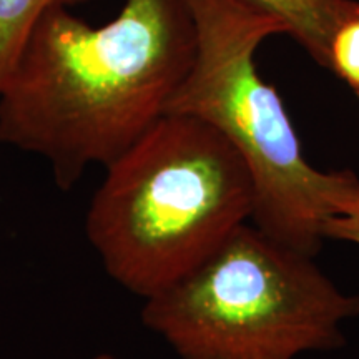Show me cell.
<instances>
[{
    "label": "cell",
    "instance_id": "cell-10",
    "mask_svg": "<svg viewBox=\"0 0 359 359\" xmlns=\"http://www.w3.org/2000/svg\"><path fill=\"white\" fill-rule=\"evenodd\" d=\"M356 97H358V98H359V92H358V93H356Z\"/></svg>",
    "mask_w": 359,
    "mask_h": 359
},
{
    "label": "cell",
    "instance_id": "cell-6",
    "mask_svg": "<svg viewBox=\"0 0 359 359\" xmlns=\"http://www.w3.org/2000/svg\"><path fill=\"white\" fill-rule=\"evenodd\" d=\"M85 2L88 0H0V92L40 17L52 8H70Z\"/></svg>",
    "mask_w": 359,
    "mask_h": 359
},
{
    "label": "cell",
    "instance_id": "cell-3",
    "mask_svg": "<svg viewBox=\"0 0 359 359\" xmlns=\"http://www.w3.org/2000/svg\"><path fill=\"white\" fill-rule=\"evenodd\" d=\"M196 32L195 60L167 107L230 140L251 173V219L273 240L309 257L320 253L323 224L359 190L351 172H320L304 158L281 95L255 64L280 22L236 0H187ZM165 114V115H167Z\"/></svg>",
    "mask_w": 359,
    "mask_h": 359
},
{
    "label": "cell",
    "instance_id": "cell-4",
    "mask_svg": "<svg viewBox=\"0 0 359 359\" xmlns=\"http://www.w3.org/2000/svg\"><path fill=\"white\" fill-rule=\"evenodd\" d=\"M359 314L314 258L243 223L203 263L142 311L180 359H294L344 344L341 323Z\"/></svg>",
    "mask_w": 359,
    "mask_h": 359
},
{
    "label": "cell",
    "instance_id": "cell-2",
    "mask_svg": "<svg viewBox=\"0 0 359 359\" xmlns=\"http://www.w3.org/2000/svg\"><path fill=\"white\" fill-rule=\"evenodd\" d=\"M105 168L87 236L105 271L145 299L203 263L253 215L243 156L195 116L163 115Z\"/></svg>",
    "mask_w": 359,
    "mask_h": 359
},
{
    "label": "cell",
    "instance_id": "cell-7",
    "mask_svg": "<svg viewBox=\"0 0 359 359\" xmlns=\"http://www.w3.org/2000/svg\"><path fill=\"white\" fill-rule=\"evenodd\" d=\"M338 77L359 92V2L353 6L334 29L327 50V67Z\"/></svg>",
    "mask_w": 359,
    "mask_h": 359
},
{
    "label": "cell",
    "instance_id": "cell-1",
    "mask_svg": "<svg viewBox=\"0 0 359 359\" xmlns=\"http://www.w3.org/2000/svg\"><path fill=\"white\" fill-rule=\"evenodd\" d=\"M195 52L187 0H127L100 27L52 8L0 92V142L42 156L69 191L167 114Z\"/></svg>",
    "mask_w": 359,
    "mask_h": 359
},
{
    "label": "cell",
    "instance_id": "cell-9",
    "mask_svg": "<svg viewBox=\"0 0 359 359\" xmlns=\"http://www.w3.org/2000/svg\"><path fill=\"white\" fill-rule=\"evenodd\" d=\"M92 359H118V358L114 356V354H110V353H102V354H97V356Z\"/></svg>",
    "mask_w": 359,
    "mask_h": 359
},
{
    "label": "cell",
    "instance_id": "cell-8",
    "mask_svg": "<svg viewBox=\"0 0 359 359\" xmlns=\"http://www.w3.org/2000/svg\"><path fill=\"white\" fill-rule=\"evenodd\" d=\"M323 236L325 240H339L359 245V190L348 200L343 212L326 219L323 224Z\"/></svg>",
    "mask_w": 359,
    "mask_h": 359
},
{
    "label": "cell",
    "instance_id": "cell-5",
    "mask_svg": "<svg viewBox=\"0 0 359 359\" xmlns=\"http://www.w3.org/2000/svg\"><path fill=\"white\" fill-rule=\"evenodd\" d=\"M241 6L280 22L288 34L321 67H327V50L334 29L356 0H236Z\"/></svg>",
    "mask_w": 359,
    "mask_h": 359
}]
</instances>
